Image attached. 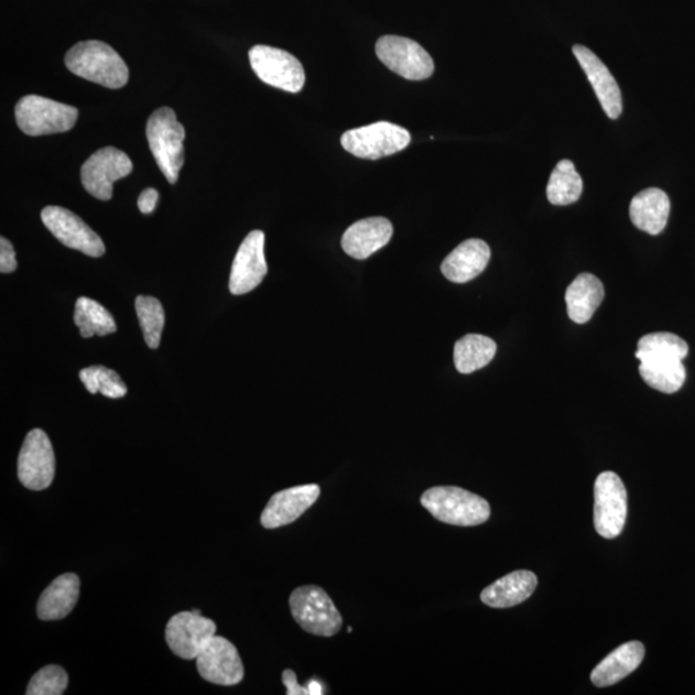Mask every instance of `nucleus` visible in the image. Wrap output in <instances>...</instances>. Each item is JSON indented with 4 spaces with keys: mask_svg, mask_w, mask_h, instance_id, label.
I'll use <instances>...</instances> for the list:
<instances>
[{
    "mask_svg": "<svg viewBox=\"0 0 695 695\" xmlns=\"http://www.w3.org/2000/svg\"><path fill=\"white\" fill-rule=\"evenodd\" d=\"M65 64L80 78L110 89L123 88L129 79L124 59L109 44L99 41L75 44L66 53Z\"/></svg>",
    "mask_w": 695,
    "mask_h": 695,
    "instance_id": "1",
    "label": "nucleus"
},
{
    "mask_svg": "<svg viewBox=\"0 0 695 695\" xmlns=\"http://www.w3.org/2000/svg\"><path fill=\"white\" fill-rule=\"evenodd\" d=\"M420 501L437 521L450 525H479L491 517L487 500L460 487H433L423 493Z\"/></svg>",
    "mask_w": 695,
    "mask_h": 695,
    "instance_id": "2",
    "label": "nucleus"
},
{
    "mask_svg": "<svg viewBox=\"0 0 695 695\" xmlns=\"http://www.w3.org/2000/svg\"><path fill=\"white\" fill-rule=\"evenodd\" d=\"M146 133L152 155L160 171L163 172L167 182L174 185L185 164V149H183V141L186 139L185 127L180 123L171 107H162L151 115Z\"/></svg>",
    "mask_w": 695,
    "mask_h": 695,
    "instance_id": "3",
    "label": "nucleus"
},
{
    "mask_svg": "<svg viewBox=\"0 0 695 695\" xmlns=\"http://www.w3.org/2000/svg\"><path fill=\"white\" fill-rule=\"evenodd\" d=\"M290 609L296 623L312 636L332 638L341 629L338 608L318 586L297 587L290 597Z\"/></svg>",
    "mask_w": 695,
    "mask_h": 695,
    "instance_id": "4",
    "label": "nucleus"
},
{
    "mask_svg": "<svg viewBox=\"0 0 695 695\" xmlns=\"http://www.w3.org/2000/svg\"><path fill=\"white\" fill-rule=\"evenodd\" d=\"M14 115L22 132L37 137L72 131L79 111L73 106L32 95L20 99Z\"/></svg>",
    "mask_w": 695,
    "mask_h": 695,
    "instance_id": "5",
    "label": "nucleus"
},
{
    "mask_svg": "<svg viewBox=\"0 0 695 695\" xmlns=\"http://www.w3.org/2000/svg\"><path fill=\"white\" fill-rule=\"evenodd\" d=\"M341 146L360 159L378 160L397 154L411 142L408 129L379 121L370 126L350 129L341 135Z\"/></svg>",
    "mask_w": 695,
    "mask_h": 695,
    "instance_id": "6",
    "label": "nucleus"
},
{
    "mask_svg": "<svg viewBox=\"0 0 695 695\" xmlns=\"http://www.w3.org/2000/svg\"><path fill=\"white\" fill-rule=\"evenodd\" d=\"M628 518V491L613 471H605L595 480V530L605 539L620 536Z\"/></svg>",
    "mask_w": 695,
    "mask_h": 695,
    "instance_id": "7",
    "label": "nucleus"
},
{
    "mask_svg": "<svg viewBox=\"0 0 695 695\" xmlns=\"http://www.w3.org/2000/svg\"><path fill=\"white\" fill-rule=\"evenodd\" d=\"M250 65L258 78L269 86L297 94L305 84L301 61L284 50L256 45L249 51Z\"/></svg>",
    "mask_w": 695,
    "mask_h": 695,
    "instance_id": "8",
    "label": "nucleus"
},
{
    "mask_svg": "<svg viewBox=\"0 0 695 695\" xmlns=\"http://www.w3.org/2000/svg\"><path fill=\"white\" fill-rule=\"evenodd\" d=\"M376 51L381 63L404 79L425 80L434 73V61L430 53L409 37L381 36Z\"/></svg>",
    "mask_w": 695,
    "mask_h": 695,
    "instance_id": "9",
    "label": "nucleus"
},
{
    "mask_svg": "<svg viewBox=\"0 0 695 695\" xmlns=\"http://www.w3.org/2000/svg\"><path fill=\"white\" fill-rule=\"evenodd\" d=\"M133 171L132 160L115 148H104L95 152L83 164L80 178L88 194L98 200L109 202L115 181L127 177Z\"/></svg>",
    "mask_w": 695,
    "mask_h": 695,
    "instance_id": "10",
    "label": "nucleus"
},
{
    "mask_svg": "<svg viewBox=\"0 0 695 695\" xmlns=\"http://www.w3.org/2000/svg\"><path fill=\"white\" fill-rule=\"evenodd\" d=\"M56 458L48 435L34 430L26 435L19 456V479L29 490L43 491L55 478Z\"/></svg>",
    "mask_w": 695,
    "mask_h": 695,
    "instance_id": "11",
    "label": "nucleus"
},
{
    "mask_svg": "<svg viewBox=\"0 0 695 695\" xmlns=\"http://www.w3.org/2000/svg\"><path fill=\"white\" fill-rule=\"evenodd\" d=\"M42 220L53 236L65 247L79 250L83 254L99 258L105 254V243L86 221L61 206H47Z\"/></svg>",
    "mask_w": 695,
    "mask_h": 695,
    "instance_id": "12",
    "label": "nucleus"
},
{
    "mask_svg": "<svg viewBox=\"0 0 695 695\" xmlns=\"http://www.w3.org/2000/svg\"><path fill=\"white\" fill-rule=\"evenodd\" d=\"M216 631V623L203 617L198 610H193L171 618L166 625L165 639L175 655L183 660H196Z\"/></svg>",
    "mask_w": 695,
    "mask_h": 695,
    "instance_id": "13",
    "label": "nucleus"
},
{
    "mask_svg": "<svg viewBox=\"0 0 695 695\" xmlns=\"http://www.w3.org/2000/svg\"><path fill=\"white\" fill-rule=\"evenodd\" d=\"M198 674L211 684L232 686L242 682L246 671L238 649L226 638L214 636L196 656Z\"/></svg>",
    "mask_w": 695,
    "mask_h": 695,
    "instance_id": "14",
    "label": "nucleus"
},
{
    "mask_svg": "<svg viewBox=\"0 0 695 695\" xmlns=\"http://www.w3.org/2000/svg\"><path fill=\"white\" fill-rule=\"evenodd\" d=\"M264 234L251 231L242 241L229 278V292L243 295L253 292L269 272L264 257Z\"/></svg>",
    "mask_w": 695,
    "mask_h": 695,
    "instance_id": "15",
    "label": "nucleus"
},
{
    "mask_svg": "<svg viewBox=\"0 0 695 695\" xmlns=\"http://www.w3.org/2000/svg\"><path fill=\"white\" fill-rule=\"evenodd\" d=\"M317 485H303L274 493L267 503L261 523L267 530L280 529L300 519L318 500Z\"/></svg>",
    "mask_w": 695,
    "mask_h": 695,
    "instance_id": "16",
    "label": "nucleus"
},
{
    "mask_svg": "<svg viewBox=\"0 0 695 695\" xmlns=\"http://www.w3.org/2000/svg\"><path fill=\"white\" fill-rule=\"evenodd\" d=\"M573 53L582 65L587 79L597 95L602 110L610 119H618L622 113V95L613 75L593 51L584 45H573Z\"/></svg>",
    "mask_w": 695,
    "mask_h": 695,
    "instance_id": "17",
    "label": "nucleus"
},
{
    "mask_svg": "<svg viewBox=\"0 0 695 695\" xmlns=\"http://www.w3.org/2000/svg\"><path fill=\"white\" fill-rule=\"evenodd\" d=\"M393 226L383 217H372L356 221L343 235L341 248L349 257L368 259L391 241Z\"/></svg>",
    "mask_w": 695,
    "mask_h": 695,
    "instance_id": "18",
    "label": "nucleus"
},
{
    "mask_svg": "<svg viewBox=\"0 0 695 695\" xmlns=\"http://www.w3.org/2000/svg\"><path fill=\"white\" fill-rule=\"evenodd\" d=\"M491 259V249L484 240L470 239L458 246L443 261V276L455 284H467L486 270Z\"/></svg>",
    "mask_w": 695,
    "mask_h": 695,
    "instance_id": "19",
    "label": "nucleus"
},
{
    "mask_svg": "<svg viewBox=\"0 0 695 695\" xmlns=\"http://www.w3.org/2000/svg\"><path fill=\"white\" fill-rule=\"evenodd\" d=\"M537 576L531 571H515L486 587L480 600L491 608H510L522 605L536 590Z\"/></svg>",
    "mask_w": 695,
    "mask_h": 695,
    "instance_id": "20",
    "label": "nucleus"
},
{
    "mask_svg": "<svg viewBox=\"0 0 695 695\" xmlns=\"http://www.w3.org/2000/svg\"><path fill=\"white\" fill-rule=\"evenodd\" d=\"M670 210L667 194L660 188H648L632 198L630 218L641 231L655 236L666 228Z\"/></svg>",
    "mask_w": 695,
    "mask_h": 695,
    "instance_id": "21",
    "label": "nucleus"
},
{
    "mask_svg": "<svg viewBox=\"0 0 695 695\" xmlns=\"http://www.w3.org/2000/svg\"><path fill=\"white\" fill-rule=\"evenodd\" d=\"M644 655L645 647L640 641H630L618 647L593 670V684L605 687L620 683L640 666Z\"/></svg>",
    "mask_w": 695,
    "mask_h": 695,
    "instance_id": "22",
    "label": "nucleus"
},
{
    "mask_svg": "<svg viewBox=\"0 0 695 695\" xmlns=\"http://www.w3.org/2000/svg\"><path fill=\"white\" fill-rule=\"evenodd\" d=\"M80 593V579L74 573H66L53 582L37 601V616L43 621L63 620L72 613Z\"/></svg>",
    "mask_w": 695,
    "mask_h": 695,
    "instance_id": "23",
    "label": "nucleus"
},
{
    "mask_svg": "<svg viewBox=\"0 0 695 695\" xmlns=\"http://www.w3.org/2000/svg\"><path fill=\"white\" fill-rule=\"evenodd\" d=\"M605 295V286L597 276L591 273L579 274L565 292L569 318L579 325L589 323Z\"/></svg>",
    "mask_w": 695,
    "mask_h": 695,
    "instance_id": "24",
    "label": "nucleus"
},
{
    "mask_svg": "<svg viewBox=\"0 0 695 695\" xmlns=\"http://www.w3.org/2000/svg\"><path fill=\"white\" fill-rule=\"evenodd\" d=\"M498 346L484 335L469 334L458 339L454 349V361L458 372L471 373L486 368L493 360Z\"/></svg>",
    "mask_w": 695,
    "mask_h": 695,
    "instance_id": "25",
    "label": "nucleus"
},
{
    "mask_svg": "<svg viewBox=\"0 0 695 695\" xmlns=\"http://www.w3.org/2000/svg\"><path fill=\"white\" fill-rule=\"evenodd\" d=\"M584 183L571 160L564 159L554 167L547 183V198L553 205H569L582 197Z\"/></svg>",
    "mask_w": 695,
    "mask_h": 695,
    "instance_id": "26",
    "label": "nucleus"
},
{
    "mask_svg": "<svg viewBox=\"0 0 695 695\" xmlns=\"http://www.w3.org/2000/svg\"><path fill=\"white\" fill-rule=\"evenodd\" d=\"M689 354V347L680 336L671 333H654L643 336L638 343L637 358L640 362L680 360Z\"/></svg>",
    "mask_w": 695,
    "mask_h": 695,
    "instance_id": "27",
    "label": "nucleus"
},
{
    "mask_svg": "<svg viewBox=\"0 0 695 695\" xmlns=\"http://www.w3.org/2000/svg\"><path fill=\"white\" fill-rule=\"evenodd\" d=\"M639 372L649 387L666 394L678 392L686 379L683 361L680 360L640 362Z\"/></svg>",
    "mask_w": 695,
    "mask_h": 695,
    "instance_id": "28",
    "label": "nucleus"
},
{
    "mask_svg": "<svg viewBox=\"0 0 695 695\" xmlns=\"http://www.w3.org/2000/svg\"><path fill=\"white\" fill-rule=\"evenodd\" d=\"M75 325L79 327L83 338H94L117 332V324L104 305L89 297L82 296L75 304Z\"/></svg>",
    "mask_w": 695,
    "mask_h": 695,
    "instance_id": "29",
    "label": "nucleus"
},
{
    "mask_svg": "<svg viewBox=\"0 0 695 695\" xmlns=\"http://www.w3.org/2000/svg\"><path fill=\"white\" fill-rule=\"evenodd\" d=\"M137 316L144 340L151 349H156L162 341L165 325V313L162 303L156 297L140 295L135 300Z\"/></svg>",
    "mask_w": 695,
    "mask_h": 695,
    "instance_id": "30",
    "label": "nucleus"
},
{
    "mask_svg": "<svg viewBox=\"0 0 695 695\" xmlns=\"http://www.w3.org/2000/svg\"><path fill=\"white\" fill-rule=\"evenodd\" d=\"M79 378L91 394L101 393L107 399L118 400L128 392L119 373L105 368V366H90V368L83 369Z\"/></svg>",
    "mask_w": 695,
    "mask_h": 695,
    "instance_id": "31",
    "label": "nucleus"
},
{
    "mask_svg": "<svg viewBox=\"0 0 695 695\" xmlns=\"http://www.w3.org/2000/svg\"><path fill=\"white\" fill-rule=\"evenodd\" d=\"M68 685V676L63 667L51 666L37 671L30 680L28 695H61L64 694Z\"/></svg>",
    "mask_w": 695,
    "mask_h": 695,
    "instance_id": "32",
    "label": "nucleus"
},
{
    "mask_svg": "<svg viewBox=\"0 0 695 695\" xmlns=\"http://www.w3.org/2000/svg\"><path fill=\"white\" fill-rule=\"evenodd\" d=\"M18 270L17 253L12 243L6 238L0 239V272L12 273Z\"/></svg>",
    "mask_w": 695,
    "mask_h": 695,
    "instance_id": "33",
    "label": "nucleus"
},
{
    "mask_svg": "<svg viewBox=\"0 0 695 695\" xmlns=\"http://www.w3.org/2000/svg\"><path fill=\"white\" fill-rule=\"evenodd\" d=\"M282 683L286 686L287 695H311L308 686L297 684V677L293 670H285L282 674Z\"/></svg>",
    "mask_w": 695,
    "mask_h": 695,
    "instance_id": "34",
    "label": "nucleus"
},
{
    "mask_svg": "<svg viewBox=\"0 0 695 695\" xmlns=\"http://www.w3.org/2000/svg\"><path fill=\"white\" fill-rule=\"evenodd\" d=\"M159 194L155 188L144 189L139 198V208L143 214H151L155 210Z\"/></svg>",
    "mask_w": 695,
    "mask_h": 695,
    "instance_id": "35",
    "label": "nucleus"
},
{
    "mask_svg": "<svg viewBox=\"0 0 695 695\" xmlns=\"http://www.w3.org/2000/svg\"><path fill=\"white\" fill-rule=\"evenodd\" d=\"M308 689L311 695H319V694H324V687L323 685H321L317 680H311V682L308 683Z\"/></svg>",
    "mask_w": 695,
    "mask_h": 695,
    "instance_id": "36",
    "label": "nucleus"
}]
</instances>
